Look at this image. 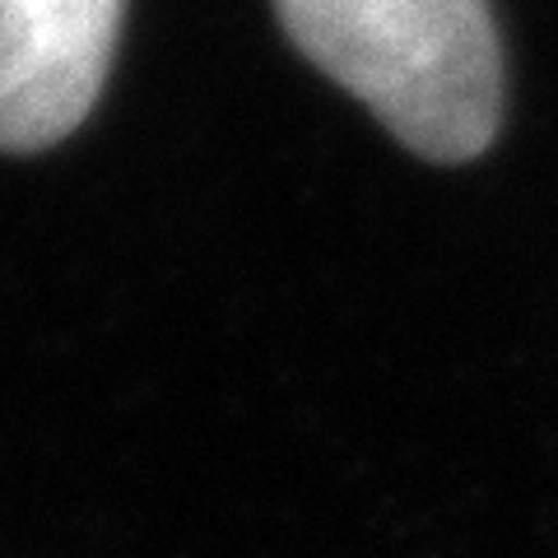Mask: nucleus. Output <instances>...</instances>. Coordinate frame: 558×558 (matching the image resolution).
Listing matches in <instances>:
<instances>
[{"label": "nucleus", "mask_w": 558, "mask_h": 558, "mask_svg": "<svg viewBox=\"0 0 558 558\" xmlns=\"http://www.w3.org/2000/svg\"><path fill=\"white\" fill-rule=\"evenodd\" d=\"M312 65L368 102L433 163L484 154L502 117V51L488 0H275Z\"/></svg>", "instance_id": "obj_1"}, {"label": "nucleus", "mask_w": 558, "mask_h": 558, "mask_svg": "<svg viewBox=\"0 0 558 558\" xmlns=\"http://www.w3.org/2000/svg\"><path fill=\"white\" fill-rule=\"evenodd\" d=\"M121 0H0V149L65 140L102 94Z\"/></svg>", "instance_id": "obj_2"}]
</instances>
